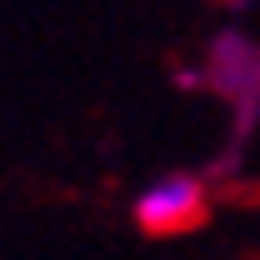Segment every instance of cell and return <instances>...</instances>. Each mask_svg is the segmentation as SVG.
I'll use <instances>...</instances> for the list:
<instances>
[{
	"label": "cell",
	"mask_w": 260,
	"mask_h": 260,
	"mask_svg": "<svg viewBox=\"0 0 260 260\" xmlns=\"http://www.w3.org/2000/svg\"><path fill=\"white\" fill-rule=\"evenodd\" d=\"M205 215V185L195 175H160L155 185L135 195V220L150 235H170V230H190Z\"/></svg>",
	"instance_id": "1"
}]
</instances>
